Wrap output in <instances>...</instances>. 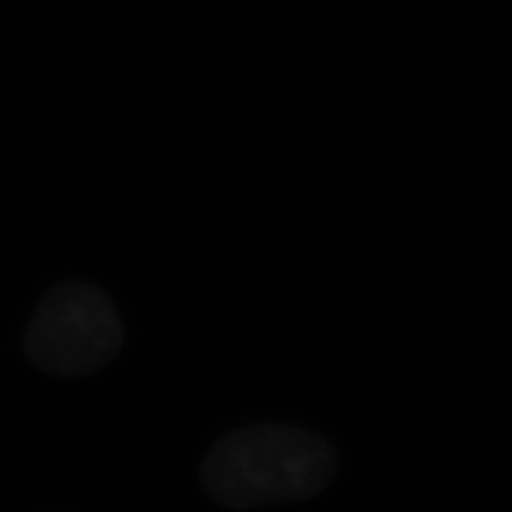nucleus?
I'll use <instances>...</instances> for the list:
<instances>
[{
    "instance_id": "1",
    "label": "nucleus",
    "mask_w": 512,
    "mask_h": 512,
    "mask_svg": "<svg viewBox=\"0 0 512 512\" xmlns=\"http://www.w3.org/2000/svg\"><path fill=\"white\" fill-rule=\"evenodd\" d=\"M335 472L327 440L291 425H250L220 438L201 468L205 493L235 510L308 500Z\"/></svg>"
},
{
    "instance_id": "2",
    "label": "nucleus",
    "mask_w": 512,
    "mask_h": 512,
    "mask_svg": "<svg viewBox=\"0 0 512 512\" xmlns=\"http://www.w3.org/2000/svg\"><path fill=\"white\" fill-rule=\"evenodd\" d=\"M122 338L120 316L103 291L86 282H62L41 299L24 350L47 374L84 378L116 359Z\"/></svg>"
}]
</instances>
